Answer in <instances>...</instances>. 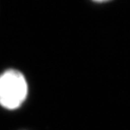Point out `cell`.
Wrapping results in <instances>:
<instances>
[{"mask_svg":"<svg viewBox=\"0 0 130 130\" xmlns=\"http://www.w3.org/2000/svg\"><path fill=\"white\" fill-rule=\"evenodd\" d=\"M94 1H97V2H104V1H108V0H94Z\"/></svg>","mask_w":130,"mask_h":130,"instance_id":"2","label":"cell"},{"mask_svg":"<svg viewBox=\"0 0 130 130\" xmlns=\"http://www.w3.org/2000/svg\"><path fill=\"white\" fill-rule=\"evenodd\" d=\"M28 85L18 71L8 70L0 75V105L7 109L19 108L25 100Z\"/></svg>","mask_w":130,"mask_h":130,"instance_id":"1","label":"cell"}]
</instances>
